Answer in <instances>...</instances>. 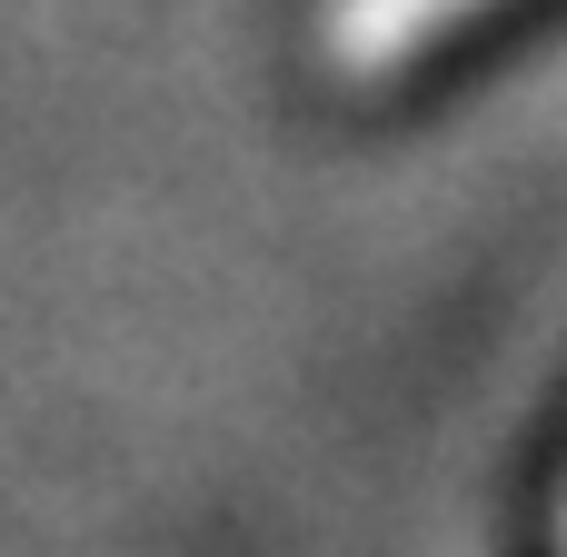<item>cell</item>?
Wrapping results in <instances>:
<instances>
[{"label":"cell","instance_id":"1","mask_svg":"<svg viewBox=\"0 0 567 557\" xmlns=\"http://www.w3.org/2000/svg\"><path fill=\"white\" fill-rule=\"evenodd\" d=\"M468 10H488V0H329V60L379 80V70L419 60L429 40H449Z\"/></svg>","mask_w":567,"mask_h":557},{"label":"cell","instance_id":"2","mask_svg":"<svg viewBox=\"0 0 567 557\" xmlns=\"http://www.w3.org/2000/svg\"><path fill=\"white\" fill-rule=\"evenodd\" d=\"M558 557H567V528H558Z\"/></svg>","mask_w":567,"mask_h":557}]
</instances>
